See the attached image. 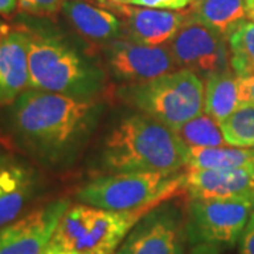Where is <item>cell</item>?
Segmentation results:
<instances>
[{
	"mask_svg": "<svg viewBox=\"0 0 254 254\" xmlns=\"http://www.w3.org/2000/svg\"><path fill=\"white\" fill-rule=\"evenodd\" d=\"M65 17L75 30L92 41H115L122 36L123 24L115 14L81 0H65L63 4Z\"/></svg>",
	"mask_w": 254,
	"mask_h": 254,
	"instance_id": "cell-15",
	"label": "cell"
},
{
	"mask_svg": "<svg viewBox=\"0 0 254 254\" xmlns=\"http://www.w3.org/2000/svg\"><path fill=\"white\" fill-rule=\"evenodd\" d=\"M252 164H253V168H254V160H253V163H252Z\"/></svg>",
	"mask_w": 254,
	"mask_h": 254,
	"instance_id": "cell-35",
	"label": "cell"
},
{
	"mask_svg": "<svg viewBox=\"0 0 254 254\" xmlns=\"http://www.w3.org/2000/svg\"><path fill=\"white\" fill-rule=\"evenodd\" d=\"M71 206L58 199L0 227V254H44L55 229Z\"/></svg>",
	"mask_w": 254,
	"mask_h": 254,
	"instance_id": "cell-10",
	"label": "cell"
},
{
	"mask_svg": "<svg viewBox=\"0 0 254 254\" xmlns=\"http://www.w3.org/2000/svg\"><path fill=\"white\" fill-rule=\"evenodd\" d=\"M239 98L240 103H254V75L239 78Z\"/></svg>",
	"mask_w": 254,
	"mask_h": 254,
	"instance_id": "cell-26",
	"label": "cell"
},
{
	"mask_svg": "<svg viewBox=\"0 0 254 254\" xmlns=\"http://www.w3.org/2000/svg\"><path fill=\"white\" fill-rule=\"evenodd\" d=\"M239 252L240 254H254V212L239 239Z\"/></svg>",
	"mask_w": 254,
	"mask_h": 254,
	"instance_id": "cell-25",
	"label": "cell"
},
{
	"mask_svg": "<svg viewBox=\"0 0 254 254\" xmlns=\"http://www.w3.org/2000/svg\"><path fill=\"white\" fill-rule=\"evenodd\" d=\"M112 4H130L131 0H110Z\"/></svg>",
	"mask_w": 254,
	"mask_h": 254,
	"instance_id": "cell-29",
	"label": "cell"
},
{
	"mask_svg": "<svg viewBox=\"0 0 254 254\" xmlns=\"http://www.w3.org/2000/svg\"><path fill=\"white\" fill-rule=\"evenodd\" d=\"M34 190L31 171L20 164L0 165V227L14 222Z\"/></svg>",
	"mask_w": 254,
	"mask_h": 254,
	"instance_id": "cell-16",
	"label": "cell"
},
{
	"mask_svg": "<svg viewBox=\"0 0 254 254\" xmlns=\"http://www.w3.org/2000/svg\"><path fill=\"white\" fill-rule=\"evenodd\" d=\"M254 212V193L236 198L190 199L185 216L187 243L235 247Z\"/></svg>",
	"mask_w": 254,
	"mask_h": 254,
	"instance_id": "cell-7",
	"label": "cell"
},
{
	"mask_svg": "<svg viewBox=\"0 0 254 254\" xmlns=\"http://www.w3.org/2000/svg\"><path fill=\"white\" fill-rule=\"evenodd\" d=\"M98 1H99V0H98Z\"/></svg>",
	"mask_w": 254,
	"mask_h": 254,
	"instance_id": "cell-37",
	"label": "cell"
},
{
	"mask_svg": "<svg viewBox=\"0 0 254 254\" xmlns=\"http://www.w3.org/2000/svg\"><path fill=\"white\" fill-rule=\"evenodd\" d=\"M230 66L239 78L254 75V21H242L226 36Z\"/></svg>",
	"mask_w": 254,
	"mask_h": 254,
	"instance_id": "cell-20",
	"label": "cell"
},
{
	"mask_svg": "<svg viewBox=\"0 0 254 254\" xmlns=\"http://www.w3.org/2000/svg\"><path fill=\"white\" fill-rule=\"evenodd\" d=\"M65 0H18V7L34 16H53L63 10Z\"/></svg>",
	"mask_w": 254,
	"mask_h": 254,
	"instance_id": "cell-23",
	"label": "cell"
},
{
	"mask_svg": "<svg viewBox=\"0 0 254 254\" xmlns=\"http://www.w3.org/2000/svg\"><path fill=\"white\" fill-rule=\"evenodd\" d=\"M193 1H195V0H193Z\"/></svg>",
	"mask_w": 254,
	"mask_h": 254,
	"instance_id": "cell-36",
	"label": "cell"
},
{
	"mask_svg": "<svg viewBox=\"0 0 254 254\" xmlns=\"http://www.w3.org/2000/svg\"><path fill=\"white\" fill-rule=\"evenodd\" d=\"M190 1H193V0H131L130 4L150 7V9L182 10L185 9Z\"/></svg>",
	"mask_w": 254,
	"mask_h": 254,
	"instance_id": "cell-24",
	"label": "cell"
},
{
	"mask_svg": "<svg viewBox=\"0 0 254 254\" xmlns=\"http://www.w3.org/2000/svg\"><path fill=\"white\" fill-rule=\"evenodd\" d=\"M18 6V0H0V14L10 16L13 14Z\"/></svg>",
	"mask_w": 254,
	"mask_h": 254,
	"instance_id": "cell-28",
	"label": "cell"
},
{
	"mask_svg": "<svg viewBox=\"0 0 254 254\" xmlns=\"http://www.w3.org/2000/svg\"><path fill=\"white\" fill-rule=\"evenodd\" d=\"M100 3H105V0H99Z\"/></svg>",
	"mask_w": 254,
	"mask_h": 254,
	"instance_id": "cell-34",
	"label": "cell"
},
{
	"mask_svg": "<svg viewBox=\"0 0 254 254\" xmlns=\"http://www.w3.org/2000/svg\"><path fill=\"white\" fill-rule=\"evenodd\" d=\"M113 73L133 85L153 81L178 69L168 44L145 46L133 40H115L108 46Z\"/></svg>",
	"mask_w": 254,
	"mask_h": 254,
	"instance_id": "cell-11",
	"label": "cell"
},
{
	"mask_svg": "<svg viewBox=\"0 0 254 254\" xmlns=\"http://www.w3.org/2000/svg\"><path fill=\"white\" fill-rule=\"evenodd\" d=\"M247 16H249V17L252 18V20H253V21H254V7L252 10H250L249 13H247Z\"/></svg>",
	"mask_w": 254,
	"mask_h": 254,
	"instance_id": "cell-31",
	"label": "cell"
},
{
	"mask_svg": "<svg viewBox=\"0 0 254 254\" xmlns=\"http://www.w3.org/2000/svg\"><path fill=\"white\" fill-rule=\"evenodd\" d=\"M185 218L173 205L161 203L136 223L116 254H185Z\"/></svg>",
	"mask_w": 254,
	"mask_h": 254,
	"instance_id": "cell-9",
	"label": "cell"
},
{
	"mask_svg": "<svg viewBox=\"0 0 254 254\" xmlns=\"http://www.w3.org/2000/svg\"><path fill=\"white\" fill-rule=\"evenodd\" d=\"M190 199L236 198L254 193L253 164L227 170H198L184 174Z\"/></svg>",
	"mask_w": 254,
	"mask_h": 254,
	"instance_id": "cell-13",
	"label": "cell"
},
{
	"mask_svg": "<svg viewBox=\"0 0 254 254\" xmlns=\"http://www.w3.org/2000/svg\"><path fill=\"white\" fill-rule=\"evenodd\" d=\"M254 160V148L223 147H188L185 168L198 170H227L250 165Z\"/></svg>",
	"mask_w": 254,
	"mask_h": 254,
	"instance_id": "cell-17",
	"label": "cell"
},
{
	"mask_svg": "<svg viewBox=\"0 0 254 254\" xmlns=\"http://www.w3.org/2000/svg\"><path fill=\"white\" fill-rule=\"evenodd\" d=\"M151 209L106 210L78 203L65 210L46 252L113 254L140 219Z\"/></svg>",
	"mask_w": 254,
	"mask_h": 254,
	"instance_id": "cell-4",
	"label": "cell"
},
{
	"mask_svg": "<svg viewBox=\"0 0 254 254\" xmlns=\"http://www.w3.org/2000/svg\"><path fill=\"white\" fill-rule=\"evenodd\" d=\"M188 145L178 133L145 113L119 123L105 143L103 165L110 173L180 171L185 167Z\"/></svg>",
	"mask_w": 254,
	"mask_h": 254,
	"instance_id": "cell-2",
	"label": "cell"
},
{
	"mask_svg": "<svg viewBox=\"0 0 254 254\" xmlns=\"http://www.w3.org/2000/svg\"><path fill=\"white\" fill-rule=\"evenodd\" d=\"M128 96L143 113L174 130L205 110L203 81L198 73L185 68L137 83Z\"/></svg>",
	"mask_w": 254,
	"mask_h": 254,
	"instance_id": "cell-6",
	"label": "cell"
},
{
	"mask_svg": "<svg viewBox=\"0 0 254 254\" xmlns=\"http://www.w3.org/2000/svg\"><path fill=\"white\" fill-rule=\"evenodd\" d=\"M182 190L185 185L180 171L119 173L88 182L76 198L95 208L126 212L154 209Z\"/></svg>",
	"mask_w": 254,
	"mask_h": 254,
	"instance_id": "cell-5",
	"label": "cell"
},
{
	"mask_svg": "<svg viewBox=\"0 0 254 254\" xmlns=\"http://www.w3.org/2000/svg\"><path fill=\"white\" fill-rule=\"evenodd\" d=\"M44 254H66V253H51V252H46Z\"/></svg>",
	"mask_w": 254,
	"mask_h": 254,
	"instance_id": "cell-33",
	"label": "cell"
},
{
	"mask_svg": "<svg viewBox=\"0 0 254 254\" xmlns=\"http://www.w3.org/2000/svg\"><path fill=\"white\" fill-rule=\"evenodd\" d=\"M13 130L33 154L57 160L86 130L93 103L61 93L27 89L13 103Z\"/></svg>",
	"mask_w": 254,
	"mask_h": 254,
	"instance_id": "cell-1",
	"label": "cell"
},
{
	"mask_svg": "<svg viewBox=\"0 0 254 254\" xmlns=\"http://www.w3.org/2000/svg\"><path fill=\"white\" fill-rule=\"evenodd\" d=\"M4 28H6V26H4V24H3V23L0 21V33H1V31H3Z\"/></svg>",
	"mask_w": 254,
	"mask_h": 254,
	"instance_id": "cell-32",
	"label": "cell"
},
{
	"mask_svg": "<svg viewBox=\"0 0 254 254\" xmlns=\"http://www.w3.org/2000/svg\"><path fill=\"white\" fill-rule=\"evenodd\" d=\"M240 105L239 82L233 71L210 75L205 85V113L222 120L229 118Z\"/></svg>",
	"mask_w": 254,
	"mask_h": 254,
	"instance_id": "cell-19",
	"label": "cell"
},
{
	"mask_svg": "<svg viewBox=\"0 0 254 254\" xmlns=\"http://www.w3.org/2000/svg\"><path fill=\"white\" fill-rule=\"evenodd\" d=\"M185 254H223V250H222V246L200 243V245L192 246L190 252H187Z\"/></svg>",
	"mask_w": 254,
	"mask_h": 254,
	"instance_id": "cell-27",
	"label": "cell"
},
{
	"mask_svg": "<svg viewBox=\"0 0 254 254\" xmlns=\"http://www.w3.org/2000/svg\"><path fill=\"white\" fill-rule=\"evenodd\" d=\"M220 127L227 145L254 148V103H240Z\"/></svg>",
	"mask_w": 254,
	"mask_h": 254,
	"instance_id": "cell-22",
	"label": "cell"
},
{
	"mask_svg": "<svg viewBox=\"0 0 254 254\" xmlns=\"http://www.w3.org/2000/svg\"><path fill=\"white\" fill-rule=\"evenodd\" d=\"M28 33H0V105H11L28 89Z\"/></svg>",
	"mask_w": 254,
	"mask_h": 254,
	"instance_id": "cell-14",
	"label": "cell"
},
{
	"mask_svg": "<svg viewBox=\"0 0 254 254\" xmlns=\"http://www.w3.org/2000/svg\"><path fill=\"white\" fill-rule=\"evenodd\" d=\"M110 7L123 18L122 24L128 40L145 46L168 44L190 16V10L173 11L130 4H110Z\"/></svg>",
	"mask_w": 254,
	"mask_h": 254,
	"instance_id": "cell-12",
	"label": "cell"
},
{
	"mask_svg": "<svg viewBox=\"0 0 254 254\" xmlns=\"http://www.w3.org/2000/svg\"><path fill=\"white\" fill-rule=\"evenodd\" d=\"M192 16L226 37L247 16L246 0H195Z\"/></svg>",
	"mask_w": 254,
	"mask_h": 254,
	"instance_id": "cell-18",
	"label": "cell"
},
{
	"mask_svg": "<svg viewBox=\"0 0 254 254\" xmlns=\"http://www.w3.org/2000/svg\"><path fill=\"white\" fill-rule=\"evenodd\" d=\"M181 140L188 147H223L227 145L222 127L218 120L206 113L187 122L181 127L175 128Z\"/></svg>",
	"mask_w": 254,
	"mask_h": 254,
	"instance_id": "cell-21",
	"label": "cell"
},
{
	"mask_svg": "<svg viewBox=\"0 0 254 254\" xmlns=\"http://www.w3.org/2000/svg\"><path fill=\"white\" fill-rule=\"evenodd\" d=\"M227 38L198 21L190 13L188 21L168 43L178 68L210 75L232 71Z\"/></svg>",
	"mask_w": 254,
	"mask_h": 254,
	"instance_id": "cell-8",
	"label": "cell"
},
{
	"mask_svg": "<svg viewBox=\"0 0 254 254\" xmlns=\"http://www.w3.org/2000/svg\"><path fill=\"white\" fill-rule=\"evenodd\" d=\"M28 89L91 100L105 85L98 66L58 38L28 34Z\"/></svg>",
	"mask_w": 254,
	"mask_h": 254,
	"instance_id": "cell-3",
	"label": "cell"
},
{
	"mask_svg": "<svg viewBox=\"0 0 254 254\" xmlns=\"http://www.w3.org/2000/svg\"><path fill=\"white\" fill-rule=\"evenodd\" d=\"M246 4H247V13L254 7V0H246Z\"/></svg>",
	"mask_w": 254,
	"mask_h": 254,
	"instance_id": "cell-30",
	"label": "cell"
}]
</instances>
